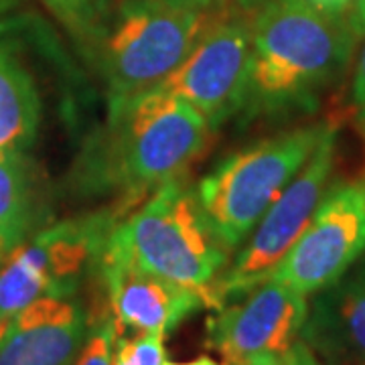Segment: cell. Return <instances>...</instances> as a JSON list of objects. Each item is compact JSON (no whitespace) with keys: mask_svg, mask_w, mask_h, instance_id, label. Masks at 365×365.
<instances>
[{"mask_svg":"<svg viewBox=\"0 0 365 365\" xmlns=\"http://www.w3.org/2000/svg\"><path fill=\"white\" fill-rule=\"evenodd\" d=\"M248 98L240 118L311 114L353 57L347 14L313 0H260L254 9Z\"/></svg>","mask_w":365,"mask_h":365,"instance_id":"cell-1","label":"cell"},{"mask_svg":"<svg viewBox=\"0 0 365 365\" xmlns=\"http://www.w3.org/2000/svg\"><path fill=\"white\" fill-rule=\"evenodd\" d=\"M207 120L179 96L163 90L108 100L106 124L91 134L76 165V187L86 195L153 193L185 175L207 143Z\"/></svg>","mask_w":365,"mask_h":365,"instance_id":"cell-2","label":"cell"},{"mask_svg":"<svg viewBox=\"0 0 365 365\" xmlns=\"http://www.w3.org/2000/svg\"><path fill=\"white\" fill-rule=\"evenodd\" d=\"M114 237L146 272L199 292L213 311V290L230 264L193 185L175 177L114 227Z\"/></svg>","mask_w":365,"mask_h":365,"instance_id":"cell-3","label":"cell"},{"mask_svg":"<svg viewBox=\"0 0 365 365\" xmlns=\"http://www.w3.org/2000/svg\"><path fill=\"white\" fill-rule=\"evenodd\" d=\"M327 124H309L262 138L217 163L195 185L215 235L232 254L258 225L313 155Z\"/></svg>","mask_w":365,"mask_h":365,"instance_id":"cell-4","label":"cell"},{"mask_svg":"<svg viewBox=\"0 0 365 365\" xmlns=\"http://www.w3.org/2000/svg\"><path fill=\"white\" fill-rule=\"evenodd\" d=\"M215 13L160 0H124L104 31L98 55L108 100L160 86L193 49Z\"/></svg>","mask_w":365,"mask_h":365,"instance_id":"cell-5","label":"cell"},{"mask_svg":"<svg viewBox=\"0 0 365 365\" xmlns=\"http://www.w3.org/2000/svg\"><path fill=\"white\" fill-rule=\"evenodd\" d=\"M120 209L93 211L39 230L0 266V325L43 297H78L98 276Z\"/></svg>","mask_w":365,"mask_h":365,"instance_id":"cell-6","label":"cell"},{"mask_svg":"<svg viewBox=\"0 0 365 365\" xmlns=\"http://www.w3.org/2000/svg\"><path fill=\"white\" fill-rule=\"evenodd\" d=\"M337 155V128L327 124L313 155L264 213L213 290V311L266 280L292 248L329 189Z\"/></svg>","mask_w":365,"mask_h":365,"instance_id":"cell-7","label":"cell"},{"mask_svg":"<svg viewBox=\"0 0 365 365\" xmlns=\"http://www.w3.org/2000/svg\"><path fill=\"white\" fill-rule=\"evenodd\" d=\"M365 256V179L333 185L268 278L304 297L337 282Z\"/></svg>","mask_w":365,"mask_h":365,"instance_id":"cell-8","label":"cell"},{"mask_svg":"<svg viewBox=\"0 0 365 365\" xmlns=\"http://www.w3.org/2000/svg\"><path fill=\"white\" fill-rule=\"evenodd\" d=\"M252 33L237 16L211 21L193 49L158 88L179 96L211 132L242 114L250 86Z\"/></svg>","mask_w":365,"mask_h":365,"instance_id":"cell-9","label":"cell"},{"mask_svg":"<svg viewBox=\"0 0 365 365\" xmlns=\"http://www.w3.org/2000/svg\"><path fill=\"white\" fill-rule=\"evenodd\" d=\"M309 297L280 280L266 278L242 297L227 300L207 319V347L223 365L260 353H284L300 339Z\"/></svg>","mask_w":365,"mask_h":365,"instance_id":"cell-10","label":"cell"},{"mask_svg":"<svg viewBox=\"0 0 365 365\" xmlns=\"http://www.w3.org/2000/svg\"><path fill=\"white\" fill-rule=\"evenodd\" d=\"M98 278L106 288L118 333L169 335L185 319L207 309L199 292L136 266L114 232L106 244Z\"/></svg>","mask_w":365,"mask_h":365,"instance_id":"cell-11","label":"cell"},{"mask_svg":"<svg viewBox=\"0 0 365 365\" xmlns=\"http://www.w3.org/2000/svg\"><path fill=\"white\" fill-rule=\"evenodd\" d=\"M90 325L78 297H43L0 325V365H73Z\"/></svg>","mask_w":365,"mask_h":365,"instance_id":"cell-12","label":"cell"},{"mask_svg":"<svg viewBox=\"0 0 365 365\" xmlns=\"http://www.w3.org/2000/svg\"><path fill=\"white\" fill-rule=\"evenodd\" d=\"M313 297L300 339L323 365H365V256Z\"/></svg>","mask_w":365,"mask_h":365,"instance_id":"cell-13","label":"cell"},{"mask_svg":"<svg viewBox=\"0 0 365 365\" xmlns=\"http://www.w3.org/2000/svg\"><path fill=\"white\" fill-rule=\"evenodd\" d=\"M41 124V96L21 57L0 43V153H26Z\"/></svg>","mask_w":365,"mask_h":365,"instance_id":"cell-14","label":"cell"},{"mask_svg":"<svg viewBox=\"0 0 365 365\" xmlns=\"http://www.w3.org/2000/svg\"><path fill=\"white\" fill-rule=\"evenodd\" d=\"M39 211L37 182L25 153H0V262L33 235Z\"/></svg>","mask_w":365,"mask_h":365,"instance_id":"cell-15","label":"cell"},{"mask_svg":"<svg viewBox=\"0 0 365 365\" xmlns=\"http://www.w3.org/2000/svg\"><path fill=\"white\" fill-rule=\"evenodd\" d=\"M43 4L81 47L96 53L110 21L108 0H43Z\"/></svg>","mask_w":365,"mask_h":365,"instance_id":"cell-16","label":"cell"},{"mask_svg":"<svg viewBox=\"0 0 365 365\" xmlns=\"http://www.w3.org/2000/svg\"><path fill=\"white\" fill-rule=\"evenodd\" d=\"M345 14H347L349 26H351L353 55H355L351 102L355 114L365 128V0H351Z\"/></svg>","mask_w":365,"mask_h":365,"instance_id":"cell-17","label":"cell"},{"mask_svg":"<svg viewBox=\"0 0 365 365\" xmlns=\"http://www.w3.org/2000/svg\"><path fill=\"white\" fill-rule=\"evenodd\" d=\"M165 337L160 333H144L126 337L118 333L112 353V365H163L165 359Z\"/></svg>","mask_w":365,"mask_h":365,"instance_id":"cell-18","label":"cell"},{"mask_svg":"<svg viewBox=\"0 0 365 365\" xmlns=\"http://www.w3.org/2000/svg\"><path fill=\"white\" fill-rule=\"evenodd\" d=\"M116 337L118 327L110 311H102L98 317H91L88 337L73 365H112Z\"/></svg>","mask_w":365,"mask_h":365,"instance_id":"cell-19","label":"cell"},{"mask_svg":"<svg viewBox=\"0 0 365 365\" xmlns=\"http://www.w3.org/2000/svg\"><path fill=\"white\" fill-rule=\"evenodd\" d=\"M284 365H323L319 357L311 351V347L299 339L287 353H284Z\"/></svg>","mask_w":365,"mask_h":365,"instance_id":"cell-20","label":"cell"},{"mask_svg":"<svg viewBox=\"0 0 365 365\" xmlns=\"http://www.w3.org/2000/svg\"><path fill=\"white\" fill-rule=\"evenodd\" d=\"M179 9H191V11H203V13H217L225 0H160Z\"/></svg>","mask_w":365,"mask_h":365,"instance_id":"cell-21","label":"cell"},{"mask_svg":"<svg viewBox=\"0 0 365 365\" xmlns=\"http://www.w3.org/2000/svg\"><path fill=\"white\" fill-rule=\"evenodd\" d=\"M227 365H284V355L260 353V355H252V357H246V359H240V361Z\"/></svg>","mask_w":365,"mask_h":365,"instance_id":"cell-22","label":"cell"},{"mask_svg":"<svg viewBox=\"0 0 365 365\" xmlns=\"http://www.w3.org/2000/svg\"><path fill=\"white\" fill-rule=\"evenodd\" d=\"M317 6H321V9H325L329 13H337L343 14L347 13V9H349V4H351V0H313Z\"/></svg>","mask_w":365,"mask_h":365,"instance_id":"cell-23","label":"cell"},{"mask_svg":"<svg viewBox=\"0 0 365 365\" xmlns=\"http://www.w3.org/2000/svg\"><path fill=\"white\" fill-rule=\"evenodd\" d=\"M163 365H220L213 357L209 355H199L195 359H189V361H165Z\"/></svg>","mask_w":365,"mask_h":365,"instance_id":"cell-24","label":"cell"},{"mask_svg":"<svg viewBox=\"0 0 365 365\" xmlns=\"http://www.w3.org/2000/svg\"><path fill=\"white\" fill-rule=\"evenodd\" d=\"M258 2H260V0H240V4H242L244 9H250V11H252Z\"/></svg>","mask_w":365,"mask_h":365,"instance_id":"cell-25","label":"cell"}]
</instances>
